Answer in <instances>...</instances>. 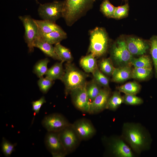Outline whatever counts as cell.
<instances>
[{"label":"cell","mask_w":157,"mask_h":157,"mask_svg":"<svg viewBox=\"0 0 157 157\" xmlns=\"http://www.w3.org/2000/svg\"><path fill=\"white\" fill-rule=\"evenodd\" d=\"M61 61L55 63L48 70L45 74L46 77L54 81L57 79L61 80L65 73L63 64Z\"/></svg>","instance_id":"21"},{"label":"cell","mask_w":157,"mask_h":157,"mask_svg":"<svg viewBox=\"0 0 157 157\" xmlns=\"http://www.w3.org/2000/svg\"><path fill=\"white\" fill-rule=\"evenodd\" d=\"M93 78L101 87L109 88V80L99 69L98 67L92 73Z\"/></svg>","instance_id":"31"},{"label":"cell","mask_w":157,"mask_h":157,"mask_svg":"<svg viewBox=\"0 0 157 157\" xmlns=\"http://www.w3.org/2000/svg\"><path fill=\"white\" fill-rule=\"evenodd\" d=\"M39 30L42 32L47 33L56 31L63 33H66L62 28L55 22L47 20H39L34 19Z\"/></svg>","instance_id":"19"},{"label":"cell","mask_w":157,"mask_h":157,"mask_svg":"<svg viewBox=\"0 0 157 157\" xmlns=\"http://www.w3.org/2000/svg\"><path fill=\"white\" fill-rule=\"evenodd\" d=\"M152 74V69L134 67L132 69L131 78L140 80L149 78Z\"/></svg>","instance_id":"28"},{"label":"cell","mask_w":157,"mask_h":157,"mask_svg":"<svg viewBox=\"0 0 157 157\" xmlns=\"http://www.w3.org/2000/svg\"><path fill=\"white\" fill-rule=\"evenodd\" d=\"M116 8L109 0H104L100 6V10L107 17L113 18Z\"/></svg>","instance_id":"32"},{"label":"cell","mask_w":157,"mask_h":157,"mask_svg":"<svg viewBox=\"0 0 157 157\" xmlns=\"http://www.w3.org/2000/svg\"><path fill=\"white\" fill-rule=\"evenodd\" d=\"M65 67L64 74L60 80L64 84L65 94L67 97L73 90L86 86L88 75L71 62H67Z\"/></svg>","instance_id":"2"},{"label":"cell","mask_w":157,"mask_h":157,"mask_svg":"<svg viewBox=\"0 0 157 157\" xmlns=\"http://www.w3.org/2000/svg\"><path fill=\"white\" fill-rule=\"evenodd\" d=\"M24 28V38L28 48V52L32 53L34 51V42L38 37V28L36 23L29 15L19 16Z\"/></svg>","instance_id":"8"},{"label":"cell","mask_w":157,"mask_h":157,"mask_svg":"<svg viewBox=\"0 0 157 157\" xmlns=\"http://www.w3.org/2000/svg\"><path fill=\"white\" fill-rule=\"evenodd\" d=\"M64 1H55L49 3L40 4L38 9V14L43 20L55 22L63 17Z\"/></svg>","instance_id":"7"},{"label":"cell","mask_w":157,"mask_h":157,"mask_svg":"<svg viewBox=\"0 0 157 157\" xmlns=\"http://www.w3.org/2000/svg\"><path fill=\"white\" fill-rule=\"evenodd\" d=\"M59 133L61 142L67 154L75 151L81 141L72 124Z\"/></svg>","instance_id":"10"},{"label":"cell","mask_w":157,"mask_h":157,"mask_svg":"<svg viewBox=\"0 0 157 157\" xmlns=\"http://www.w3.org/2000/svg\"><path fill=\"white\" fill-rule=\"evenodd\" d=\"M17 143L12 144L4 137H3L1 143V150L6 157L10 156L13 152L15 150V147Z\"/></svg>","instance_id":"33"},{"label":"cell","mask_w":157,"mask_h":157,"mask_svg":"<svg viewBox=\"0 0 157 157\" xmlns=\"http://www.w3.org/2000/svg\"><path fill=\"white\" fill-rule=\"evenodd\" d=\"M86 87V85L74 90L70 94L74 106L83 112L89 113L90 102L88 98Z\"/></svg>","instance_id":"13"},{"label":"cell","mask_w":157,"mask_h":157,"mask_svg":"<svg viewBox=\"0 0 157 157\" xmlns=\"http://www.w3.org/2000/svg\"><path fill=\"white\" fill-rule=\"evenodd\" d=\"M110 58H104L99 63V67L100 71L104 74L112 76L115 67Z\"/></svg>","instance_id":"30"},{"label":"cell","mask_w":157,"mask_h":157,"mask_svg":"<svg viewBox=\"0 0 157 157\" xmlns=\"http://www.w3.org/2000/svg\"><path fill=\"white\" fill-rule=\"evenodd\" d=\"M110 58L116 67L131 66L133 57L128 50L126 41L123 39L117 40L112 45L110 50Z\"/></svg>","instance_id":"6"},{"label":"cell","mask_w":157,"mask_h":157,"mask_svg":"<svg viewBox=\"0 0 157 157\" xmlns=\"http://www.w3.org/2000/svg\"><path fill=\"white\" fill-rule=\"evenodd\" d=\"M93 78L90 82L87 83L86 89L90 101L91 103L99 93L102 88Z\"/></svg>","instance_id":"25"},{"label":"cell","mask_w":157,"mask_h":157,"mask_svg":"<svg viewBox=\"0 0 157 157\" xmlns=\"http://www.w3.org/2000/svg\"><path fill=\"white\" fill-rule=\"evenodd\" d=\"M41 123L48 132H59L72 124L63 115L58 113L46 116Z\"/></svg>","instance_id":"9"},{"label":"cell","mask_w":157,"mask_h":157,"mask_svg":"<svg viewBox=\"0 0 157 157\" xmlns=\"http://www.w3.org/2000/svg\"><path fill=\"white\" fill-rule=\"evenodd\" d=\"M129 9L128 3L116 7L113 18L120 19L126 17L128 15Z\"/></svg>","instance_id":"35"},{"label":"cell","mask_w":157,"mask_h":157,"mask_svg":"<svg viewBox=\"0 0 157 157\" xmlns=\"http://www.w3.org/2000/svg\"><path fill=\"white\" fill-rule=\"evenodd\" d=\"M108 46L107 33L104 28L97 27L90 33V44L88 53L99 58L106 53Z\"/></svg>","instance_id":"5"},{"label":"cell","mask_w":157,"mask_h":157,"mask_svg":"<svg viewBox=\"0 0 157 157\" xmlns=\"http://www.w3.org/2000/svg\"><path fill=\"white\" fill-rule=\"evenodd\" d=\"M97 0H65L63 17L67 25L72 26L92 6Z\"/></svg>","instance_id":"3"},{"label":"cell","mask_w":157,"mask_h":157,"mask_svg":"<svg viewBox=\"0 0 157 157\" xmlns=\"http://www.w3.org/2000/svg\"><path fill=\"white\" fill-rule=\"evenodd\" d=\"M42 40L51 44H55L60 43L67 38V33L53 31L49 33H44L38 29V37Z\"/></svg>","instance_id":"17"},{"label":"cell","mask_w":157,"mask_h":157,"mask_svg":"<svg viewBox=\"0 0 157 157\" xmlns=\"http://www.w3.org/2000/svg\"><path fill=\"white\" fill-rule=\"evenodd\" d=\"M121 136L133 151L138 154L150 148L151 142L150 135L146 128L140 123H124Z\"/></svg>","instance_id":"1"},{"label":"cell","mask_w":157,"mask_h":157,"mask_svg":"<svg viewBox=\"0 0 157 157\" xmlns=\"http://www.w3.org/2000/svg\"><path fill=\"white\" fill-rule=\"evenodd\" d=\"M79 63L80 66L87 73H92L98 67L96 59L91 53L82 57Z\"/></svg>","instance_id":"20"},{"label":"cell","mask_w":157,"mask_h":157,"mask_svg":"<svg viewBox=\"0 0 157 157\" xmlns=\"http://www.w3.org/2000/svg\"><path fill=\"white\" fill-rule=\"evenodd\" d=\"M45 147L53 157H64L67 154L61 142L59 132H48L44 140Z\"/></svg>","instance_id":"11"},{"label":"cell","mask_w":157,"mask_h":157,"mask_svg":"<svg viewBox=\"0 0 157 157\" xmlns=\"http://www.w3.org/2000/svg\"><path fill=\"white\" fill-rule=\"evenodd\" d=\"M35 0L36 1V2H38L37 0Z\"/></svg>","instance_id":"39"},{"label":"cell","mask_w":157,"mask_h":157,"mask_svg":"<svg viewBox=\"0 0 157 157\" xmlns=\"http://www.w3.org/2000/svg\"><path fill=\"white\" fill-rule=\"evenodd\" d=\"M50 62L48 58L40 60L34 66L33 72L39 78L45 75L47 70V65Z\"/></svg>","instance_id":"27"},{"label":"cell","mask_w":157,"mask_h":157,"mask_svg":"<svg viewBox=\"0 0 157 157\" xmlns=\"http://www.w3.org/2000/svg\"><path fill=\"white\" fill-rule=\"evenodd\" d=\"M46 102L45 97L43 96L39 99L31 102L32 110L35 114H37L39 113L41 106Z\"/></svg>","instance_id":"37"},{"label":"cell","mask_w":157,"mask_h":157,"mask_svg":"<svg viewBox=\"0 0 157 157\" xmlns=\"http://www.w3.org/2000/svg\"><path fill=\"white\" fill-rule=\"evenodd\" d=\"M102 142L108 155L115 157H133V150L122 136L104 137Z\"/></svg>","instance_id":"4"},{"label":"cell","mask_w":157,"mask_h":157,"mask_svg":"<svg viewBox=\"0 0 157 157\" xmlns=\"http://www.w3.org/2000/svg\"><path fill=\"white\" fill-rule=\"evenodd\" d=\"M149 41V50L154 68L155 77L157 78V35L152 36Z\"/></svg>","instance_id":"29"},{"label":"cell","mask_w":157,"mask_h":157,"mask_svg":"<svg viewBox=\"0 0 157 157\" xmlns=\"http://www.w3.org/2000/svg\"><path fill=\"white\" fill-rule=\"evenodd\" d=\"M127 48L132 55H143L150 48L149 43L139 38L130 37L125 41Z\"/></svg>","instance_id":"15"},{"label":"cell","mask_w":157,"mask_h":157,"mask_svg":"<svg viewBox=\"0 0 157 157\" xmlns=\"http://www.w3.org/2000/svg\"><path fill=\"white\" fill-rule=\"evenodd\" d=\"M55 51L61 61L71 63L73 57L69 49L62 45L60 43L55 44Z\"/></svg>","instance_id":"22"},{"label":"cell","mask_w":157,"mask_h":157,"mask_svg":"<svg viewBox=\"0 0 157 157\" xmlns=\"http://www.w3.org/2000/svg\"><path fill=\"white\" fill-rule=\"evenodd\" d=\"M54 83L53 81L43 76L39 78L37 83L40 91L44 94L48 92Z\"/></svg>","instance_id":"34"},{"label":"cell","mask_w":157,"mask_h":157,"mask_svg":"<svg viewBox=\"0 0 157 157\" xmlns=\"http://www.w3.org/2000/svg\"><path fill=\"white\" fill-rule=\"evenodd\" d=\"M132 71L129 66L115 67L112 75V81L116 83H122L131 78Z\"/></svg>","instance_id":"16"},{"label":"cell","mask_w":157,"mask_h":157,"mask_svg":"<svg viewBox=\"0 0 157 157\" xmlns=\"http://www.w3.org/2000/svg\"><path fill=\"white\" fill-rule=\"evenodd\" d=\"M123 103L128 105H138L143 103V100L136 95L125 94L123 96Z\"/></svg>","instance_id":"36"},{"label":"cell","mask_w":157,"mask_h":157,"mask_svg":"<svg viewBox=\"0 0 157 157\" xmlns=\"http://www.w3.org/2000/svg\"><path fill=\"white\" fill-rule=\"evenodd\" d=\"M131 63L134 67L152 69V61L150 56L148 55H142L137 58L133 57Z\"/></svg>","instance_id":"24"},{"label":"cell","mask_w":157,"mask_h":157,"mask_svg":"<svg viewBox=\"0 0 157 157\" xmlns=\"http://www.w3.org/2000/svg\"><path fill=\"white\" fill-rule=\"evenodd\" d=\"M123 103V96L121 95L119 91H115L111 94L106 109L115 111Z\"/></svg>","instance_id":"23"},{"label":"cell","mask_w":157,"mask_h":157,"mask_svg":"<svg viewBox=\"0 0 157 157\" xmlns=\"http://www.w3.org/2000/svg\"><path fill=\"white\" fill-rule=\"evenodd\" d=\"M72 126L81 140H88L96 133V130L91 121L85 118L78 119L72 124Z\"/></svg>","instance_id":"12"},{"label":"cell","mask_w":157,"mask_h":157,"mask_svg":"<svg viewBox=\"0 0 157 157\" xmlns=\"http://www.w3.org/2000/svg\"><path fill=\"white\" fill-rule=\"evenodd\" d=\"M33 45L34 47L39 49L46 56L60 61L55 52L54 47L52 44L37 37L34 42Z\"/></svg>","instance_id":"18"},{"label":"cell","mask_w":157,"mask_h":157,"mask_svg":"<svg viewBox=\"0 0 157 157\" xmlns=\"http://www.w3.org/2000/svg\"><path fill=\"white\" fill-rule=\"evenodd\" d=\"M141 86L135 81L130 82L118 87L119 91L126 94L136 95L141 90Z\"/></svg>","instance_id":"26"},{"label":"cell","mask_w":157,"mask_h":157,"mask_svg":"<svg viewBox=\"0 0 157 157\" xmlns=\"http://www.w3.org/2000/svg\"><path fill=\"white\" fill-rule=\"evenodd\" d=\"M111 93L109 88H102L98 95L90 103L89 113L97 114L106 109Z\"/></svg>","instance_id":"14"},{"label":"cell","mask_w":157,"mask_h":157,"mask_svg":"<svg viewBox=\"0 0 157 157\" xmlns=\"http://www.w3.org/2000/svg\"><path fill=\"white\" fill-rule=\"evenodd\" d=\"M124 0L126 2H127L128 1V0Z\"/></svg>","instance_id":"38"}]
</instances>
